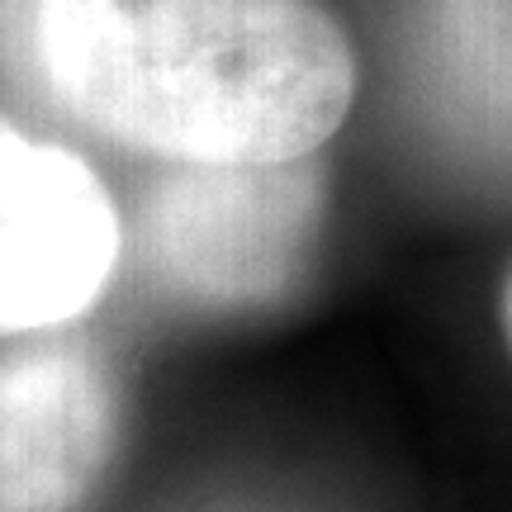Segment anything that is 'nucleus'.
<instances>
[{
    "instance_id": "f257e3e1",
    "label": "nucleus",
    "mask_w": 512,
    "mask_h": 512,
    "mask_svg": "<svg viewBox=\"0 0 512 512\" xmlns=\"http://www.w3.org/2000/svg\"><path fill=\"white\" fill-rule=\"evenodd\" d=\"M48 91L166 162H294L342 128L356 62L313 0H34Z\"/></svg>"
},
{
    "instance_id": "f03ea898",
    "label": "nucleus",
    "mask_w": 512,
    "mask_h": 512,
    "mask_svg": "<svg viewBox=\"0 0 512 512\" xmlns=\"http://www.w3.org/2000/svg\"><path fill=\"white\" fill-rule=\"evenodd\" d=\"M323 219V176L294 162H176L138 219L162 294L195 309H256L294 290Z\"/></svg>"
},
{
    "instance_id": "7ed1b4c3",
    "label": "nucleus",
    "mask_w": 512,
    "mask_h": 512,
    "mask_svg": "<svg viewBox=\"0 0 512 512\" xmlns=\"http://www.w3.org/2000/svg\"><path fill=\"white\" fill-rule=\"evenodd\" d=\"M119 247V214L91 166L0 119V337L81 318L110 285Z\"/></svg>"
},
{
    "instance_id": "20e7f679",
    "label": "nucleus",
    "mask_w": 512,
    "mask_h": 512,
    "mask_svg": "<svg viewBox=\"0 0 512 512\" xmlns=\"http://www.w3.org/2000/svg\"><path fill=\"white\" fill-rule=\"evenodd\" d=\"M124 394L91 342L38 337L0 351V512H81L119 451Z\"/></svg>"
},
{
    "instance_id": "39448f33",
    "label": "nucleus",
    "mask_w": 512,
    "mask_h": 512,
    "mask_svg": "<svg viewBox=\"0 0 512 512\" xmlns=\"http://www.w3.org/2000/svg\"><path fill=\"white\" fill-rule=\"evenodd\" d=\"M418 62L460 124L512 143V0H422Z\"/></svg>"
},
{
    "instance_id": "423d86ee",
    "label": "nucleus",
    "mask_w": 512,
    "mask_h": 512,
    "mask_svg": "<svg viewBox=\"0 0 512 512\" xmlns=\"http://www.w3.org/2000/svg\"><path fill=\"white\" fill-rule=\"evenodd\" d=\"M503 337H508V351H512V271H508V285H503Z\"/></svg>"
}]
</instances>
